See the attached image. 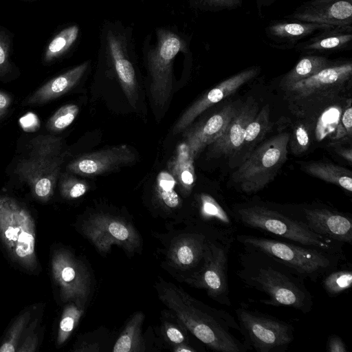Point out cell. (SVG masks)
<instances>
[{"label":"cell","mask_w":352,"mask_h":352,"mask_svg":"<svg viewBox=\"0 0 352 352\" xmlns=\"http://www.w3.org/2000/svg\"><path fill=\"white\" fill-rule=\"evenodd\" d=\"M291 141V149L295 154L305 152L309 146V135L303 124H298L294 129Z\"/></svg>","instance_id":"obj_40"},{"label":"cell","mask_w":352,"mask_h":352,"mask_svg":"<svg viewBox=\"0 0 352 352\" xmlns=\"http://www.w3.org/2000/svg\"><path fill=\"white\" fill-rule=\"evenodd\" d=\"M277 209L318 234L352 244V219L346 213L320 205Z\"/></svg>","instance_id":"obj_14"},{"label":"cell","mask_w":352,"mask_h":352,"mask_svg":"<svg viewBox=\"0 0 352 352\" xmlns=\"http://www.w3.org/2000/svg\"><path fill=\"white\" fill-rule=\"evenodd\" d=\"M88 184L70 174H64L60 180V191L62 196L68 199H77L89 190Z\"/></svg>","instance_id":"obj_38"},{"label":"cell","mask_w":352,"mask_h":352,"mask_svg":"<svg viewBox=\"0 0 352 352\" xmlns=\"http://www.w3.org/2000/svg\"><path fill=\"white\" fill-rule=\"evenodd\" d=\"M133 28L120 21L106 20L99 34V53L110 64L130 104L138 100V82L133 57Z\"/></svg>","instance_id":"obj_8"},{"label":"cell","mask_w":352,"mask_h":352,"mask_svg":"<svg viewBox=\"0 0 352 352\" xmlns=\"http://www.w3.org/2000/svg\"><path fill=\"white\" fill-rule=\"evenodd\" d=\"M237 110L233 104H228L207 120L184 131V142L194 160L221 135Z\"/></svg>","instance_id":"obj_20"},{"label":"cell","mask_w":352,"mask_h":352,"mask_svg":"<svg viewBox=\"0 0 352 352\" xmlns=\"http://www.w3.org/2000/svg\"><path fill=\"white\" fill-rule=\"evenodd\" d=\"M145 316L142 311L135 312L128 320L116 340L113 352H144L146 344L142 334Z\"/></svg>","instance_id":"obj_27"},{"label":"cell","mask_w":352,"mask_h":352,"mask_svg":"<svg viewBox=\"0 0 352 352\" xmlns=\"http://www.w3.org/2000/svg\"><path fill=\"white\" fill-rule=\"evenodd\" d=\"M352 270L351 266L340 265L322 278V286L327 294L336 297L351 288Z\"/></svg>","instance_id":"obj_32"},{"label":"cell","mask_w":352,"mask_h":352,"mask_svg":"<svg viewBox=\"0 0 352 352\" xmlns=\"http://www.w3.org/2000/svg\"><path fill=\"white\" fill-rule=\"evenodd\" d=\"M341 124L346 135L351 138L352 134V107L351 99H349V104L342 114Z\"/></svg>","instance_id":"obj_43"},{"label":"cell","mask_w":352,"mask_h":352,"mask_svg":"<svg viewBox=\"0 0 352 352\" xmlns=\"http://www.w3.org/2000/svg\"><path fill=\"white\" fill-rule=\"evenodd\" d=\"M236 275L247 287L265 294L260 302L294 308L303 314L313 309L314 297L298 272L261 251L243 248Z\"/></svg>","instance_id":"obj_2"},{"label":"cell","mask_w":352,"mask_h":352,"mask_svg":"<svg viewBox=\"0 0 352 352\" xmlns=\"http://www.w3.org/2000/svg\"><path fill=\"white\" fill-rule=\"evenodd\" d=\"M326 24L296 21H274L265 28L266 35L278 43L295 44L316 32L329 28Z\"/></svg>","instance_id":"obj_24"},{"label":"cell","mask_w":352,"mask_h":352,"mask_svg":"<svg viewBox=\"0 0 352 352\" xmlns=\"http://www.w3.org/2000/svg\"><path fill=\"white\" fill-rule=\"evenodd\" d=\"M34 219L12 197L0 195V239L12 260L29 272L37 270Z\"/></svg>","instance_id":"obj_6"},{"label":"cell","mask_w":352,"mask_h":352,"mask_svg":"<svg viewBox=\"0 0 352 352\" xmlns=\"http://www.w3.org/2000/svg\"><path fill=\"white\" fill-rule=\"evenodd\" d=\"M190 39L177 28L160 27L148 34L142 52L151 79L150 92L153 104L162 108L168 102L173 89V64L179 52L187 53Z\"/></svg>","instance_id":"obj_5"},{"label":"cell","mask_w":352,"mask_h":352,"mask_svg":"<svg viewBox=\"0 0 352 352\" xmlns=\"http://www.w3.org/2000/svg\"><path fill=\"white\" fill-rule=\"evenodd\" d=\"M232 211L239 226L268 233L301 245L344 254V243L315 233L276 208L252 202L237 204Z\"/></svg>","instance_id":"obj_3"},{"label":"cell","mask_w":352,"mask_h":352,"mask_svg":"<svg viewBox=\"0 0 352 352\" xmlns=\"http://www.w3.org/2000/svg\"><path fill=\"white\" fill-rule=\"evenodd\" d=\"M270 107L265 105L248 124L242 146L261 140L270 129Z\"/></svg>","instance_id":"obj_34"},{"label":"cell","mask_w":352,"mask_h":352,"mask_svg":"<svg viewBox=\"0 0 352 352\" xmlns=\"http://www.w3.org/2000/svg\"><path fill=\"white\" fill-rule=\"evenodd\" d=\"M135 160L132 148L120 144L80 155L68 164L67 170L82 176H96L129 165Z\"/></svg>","instance_id":"obj_17"},{"label":"cell","mask_w":352,"mask_h":352,"mask_svg":"<svg viewBox=\"0 0 352 352\" xmlns=\"http://www.w3.org/2000/svg\"><path fill=\"white\" fill-rule=\"evenodd\" d=\"M80 33L76 24L61 29L46 45L42 56L43 63L50 65L66 55L76 45Z\"/></svg>","instance_id":"obj_28"},{"label":"cell","mask_w":352,"mask_h":352,"mask_svg":"<svg viewBox=\"0 0 352 352\" xmlns=\"http://www.w3.org/2000/svg\"><path fill=\"white\" fill-rule=\"evenodd\" d=\"M352 76V63L331 65L317 74L285 89L292 101L312 100L340 91Z\"/></svg>","instance_id":"obj_16"},{"label":"cell","mask_w":352,"mask_h":352,"mask_svg":"<svg viewBox=\"0 0 352 352\" xmlns=\"http://www.w3.org/2000/svg\"><path fill=\"white\" fill-rule=\"evenodd\" d=\"M331 65H332L331 62L324 56H305L283 76L280 85L282 88L286 89L302 80L312 76Z\"/></svg>","instance_id":"obj_30"},{"label":"cell","mask_w":352,"mask_h":352,"mask_svg":"<svg viewBox=\"0 0 352 352\" xmlns=\"http://www.w3.org/2000/svg\"><path fill=\"white\" fill-rule=\"evenodd\" d=\"M176 181L168 170H162L157 175L155 194L159 204L166 212H173L182 206V200L175 191Z\"/></svg>","instance_id":"obj_31"},{"label":"cell","mask_w":352,"mask_h":352,"mask_svg":"<svg viewBox=\"0 0 352 352\" xmlns=\"http://www.w3.org/2000/svg\"><path fill=\"white\" fill-rule=\"evenodd\" d=\"M86 307L71 302L65 308L59 323L57 344L62 345L70 337L83 315Z\"/></svg>","instance_id":"obj_33"},{"label":"cell","mask_w":352,"mask_h":352,"mask_svg":"<svg viewBox=\"0 0 352 352\" xmlns=\"http://www.w3.org/2000/svg\"><path fill=\"white\" fill-rule=\"evenodd\" d=\"M290 135L279 133L258 146L233 173L241 192L254 193L269 184L287 160Z\"/></svg>","instance_id":"obj_10"},{"label":"cell","mask_w":352,"mask_h":352,"mask_svg":"<svg viewBox=\"0 0 352 352\" xmlns=\"http://www.w3.org/2000/svg\"><path fill=\"white\" fill-rule=\"evenodd\" d=\"M38 345V336L35 333H32L25 339L24 342L16 349L19 352H32L36 351Z\"/></svg>","instance_id":"obj_44"},{"label":"cell","mask_w":352,"mask_h":352,"mask_svg":"<svg viewBox=\"0 0 352 352\" xmlns=\"http://www.w3.org/2000/svg\"><path fill=\"white\" fill-rule=\"evenodd\" d=\"M210 237L201 230L188 225L186 230L173 236L166 245L165 265L174 275L186 277L200 266L207 239Z\"/></svg>","instance_id":"obj_15"},{"label":"cell","mask_w":352,"mask_h":352,"mask_svg":"<svg viewBox=\"0 0 352 352\" xmlns=\"http://www.w3.org/2000/svg\"><path fill=\"white\" fill-rule=\"evenodd\" d=\"M351 41V25L333 26L318 32L309 39L297 43L296 49L304 52L337 51L350 45Z\"/></svg>","instance_id":"obj_23"},{"label":"cell","mask_w":352,"mask_h":352,"mask_svg":"<svg viewBox=\"0 0 352 352\" xmlns=\"http://www.w3.org/2000/svg\"><path fill=\"white\" fill-rule=\"evenodd\" d=\"M80 232L102 255L113 245L122 248L128 256L140 253L142 239L133 223L119 214L98 211L88 214L79 223Z\"/></svg>","instance_id":"obj_9"},{"label":"cell","mask_w":352,"mask_h":352,"mask_svg":"<svg viewBox=\"0 0 352 352\" xmlns=\"http://www.w3.org/2000/svg\"><path fill=\"white\" fill-rule=\"evenodd\" d=\"M89 63L85 61L52 78L27 98L22 104H42L60 97L77 85L87 71Z\"/></svg>","instance_id":"obj_22"},{"label":"cell","mask_w":352,"mask_h":352,"mask_svg":"<svg viewBox=\"0 0 352 352\" xmlns=\"http://www.w3.org/2000/svg\"><path fill=\"white\" fill-rule=\"evenodd\" d=\"M87 338L85 340V338L82 339L80 341L79 340L75 347L74 348V351H101V344L102 341H99L96 338H94L93 336H87Z\"/></svg>","instance_id":"obj_41"},{"label":"cell","mask_w":352,"mask_h":352,"mask_svg":"<svg viewBox=\"0 0 352 352\" xmlns=\"http://www.w3.org/2000/svg\"><path fill=\"white\" fill-rule=\"evenodd\" d=\"M155 288L160 301L189 333L208 349L218 352L248 351L233 333H240V327L230 313L205 304L160 276L155 281Z\"/></svg>","instance_id":"obj_1"},{"label":"cell","mask_w":352,"mask_h":352,"mask_svg":"<svg viewBox=\"0 0 352 352\" xmlns=\"http://www.w3.org/2000/svg\"><path fill=\"white\" fill-rule=\"evenodd\" d=\"M257 67H252L221 82L192 104L179 117L173 129V134L184 131L204 111L234 94L259 72Z\"/></svg>","instance_id":"obj_18"},{"label":"cell","mask_w":352,"mask_h":352,"mask_svg":"<svg viewBox=\"0 0 352 352\" xmlns=\"http://www.w3.org/2000/svg\"><path fill=\"white\" fill-rule=\"evenodd\" d=\"M12 103L11 96L5 91H0V120L7 113Z\"/></svg>","instance_id":"obj_45"},{"label":"cell","mask_w":352,"mask_h":352,"mask_svg":"<svg viewBox=\"0 0 352 352\" xmlns=\"http://www.w3.org/2000/svg\"><path fill=\"white\" fill-rule=\"evenodd\" d=\"M287 18L331 26L351 25L352 0H308Z\"/></svg>","instance_id":"obj_19"},{"label":"cell","mask_w":352,"mask_h":352,"mask_svg":"<svg viewBox=\"0 0 352 352\" xmlns=\"http://www.w3.org/2000/svg\"><path fill=\"white\" fill-rule=\"evenodd\" d=\"M237 242L243 248L267 254L289 267L305 279L316 282L346 261L344 254L329 252L320 249L260 236L238 234Z\"/></svg>","instance_id":"obj_4"},{"label":"cell","mask_w":352,"mask_h":352,"mask_svg":"<svg viewBox=\"0 0 352 352\" xmlns=\"http://www.w3.org/2000/svg\"><path fill=\"white\" fill-rule=\"evenodd\" d=\"M160 331L163 340L174 352H196L199 349L190 342L188 333L182 323L168 309L160 316Z\"/></svg>","instance_id":"obj_26"},{"label":"cell","mask_w":352,"mask_h":352,"mask_svg":"<svg viewBox=\"0 0 352 352\" xmlns=\"http://www.w3.org/2000/svg\"><path fill=\"white\" fill-rule=\"evenodd\" d=\"M329 352H347L348 349L340 337L337 335L329 336L327 343Z\"/></svg>","instance_id":"obj_42"},{"label":"cell","mask_w":352,"mask_h":352,"mask_svg":"<svg viewBox=\"0 0 352 352\" xmlns=\"http://www.w3.org/2000/svg\"><path fill=\"white\" fill-rule=\"evenodd\" d=\"M248 351L284 352L294 339L292 324L241 304L234 310Z\"/></svg>","instance_id":"obj_11"},{"label":"cell","mask_w":352,"mask_h":352,"mask_svg":"<svg viewBox=\"0 0 352 352\" xmlns=\"http://www.w3.org/2000/svg\"><path fill=\"white\" fill-rule=\"evenodd\" d=\"M30 319V312L21 314L13 322L0 345V352H14L17 349L19 339Z\"/></svg>","instance_id":"obj_37"},{"label":"cell","mask_w":352,"mask_h":352,"mask_svg":"<svg viewBox=\"0 0 352 352\" xmlns=\"http://www.w3.org/2000/svg\"><path fill=\"white\" fill-rule=\"evenodd\" d=\"M276 0H256L258 7H263L271 5Z\"/></svg>","instance_id":"obj_47"},{"label":"cell","mask_w":352,"mask_h":352,"mask_svg":"<svg viewBox=\"0 0 352 352\" xmlns=\"http://www.w3.org/2000/svg\"><path fill=\"white\" fill-rule=\"evenodd\" d=\"M342 157L346 160L349 163L352 162V151L351 148H340L336 151Z\"/></svg>","instance_id":"obj_46"},{"label":"cell","mask_w":352,"mask_h":352,"mask_svg":"<svg viewBox=\"0 0 352 352\" xmlns=\"http://www.w3.org/2000/svg\"><path fill=\"white\" fill-rule=\"evenodd\" d=\"M21 1L31 2V1H34L36 0H21Z\"/></svg>","instance_id":"obj_48"},{"label":"cell","mask_w":352,"mask_h":352,"mask_svg":"<svg viewBox=\"0 0 352 352\" xmlns=\"http://www.w3.org/2000/svg\"><path fill=\"white\" fill-rule=\"evenodd\" d=\"M303 168L313 177L338 186L350 193L352 192L351 172L344 167L331 163L311 162Z\"/></svg>","instance_id":"obj_29"},{"label":"cell","mask_w":352,"mask_h":352,"mask_svg":"<svg viewBox=\"0 0 352 352\" xmlns=\"http://www.w3.org/2000/svg\"><path fill=\"white\" fill-rule=\"evenodd\" d=\"M233 242L209 237L200 266L182 280L191 287L204 289L209 298L227 307L232 305L228 270Z\"/></svg>","instance_id":"obj_12"},{"label":"cell","mask_w":352,"mask_h":352,"mask_svg":"<svg viewBox=\"0 0 352 352\" xmlns=\"http://www.w3.org/2000/svg\"><path fill=\"white\" fill-rule=\"evenodd\" d=\"M194 160L188 145L184 141L177 146L175 154L167 163V170L175 178L184 197L190 195L195 184Z\"/></svg>","instance_id":"obj_25"},{"label":"cell","mask_w":352,"mask_h":352,"mask_svg":"<svg viewBox=\"0 0 352 352\" xmlns=\"http://www.w3.org/2000/svg\"><path fill=\"white\" fill-rule=\"evenodd\" d=\"M257 103L251 100L238 109L221 135L210 144V157L228 155L242 147L248 124L257 113Z\"/></svg>","instance_id":"obj_21"},{"label":"cell","mask_w":352,"mask_h":352,"mask_svg":"<svg viewBox=\"0 0 352 352\" xmlns=\"http://www.w3.org/2000/svg\"><path fill=\"white\" fill-rule=\"evenodd\" d=\"M190 6L201 11L217 12L241 6V0H187Z\"/></svg>","instance_id":"obj_39"},{"label":"cell","mask_w":352,"mask_h":352,"mask_svg":"<svg viewBox=\"0 0 352 352\" xmlns=\"http://www.w3.org/2000/svg\"><path fill=\"white\" fill-rule=\"evenodd\" d=\"M79 112V107L74 104H67L60 107L47 120L46 127L52 132H59L69 126Z\"/></svg>","instance_id":"obj_36"},{"label":"cell","mask_w":352,"mask_h":352,"mask_svg":"<svg viewBox=\"0 0 352 352\" xmlns=\"http://www.w3.org/2000/svg\"><path fill=\"white\" fill-rule=\"evenodd\" d=\"M62 146L60 138L37 136L30 142L28 157L17 164V174L28 183L33 195L41 201L49 200L54 193L64 162Z\"/></svg>","instance_id":"obj_7"},{"label":"cell","mask_w":352,"mask_h":352,"mask_svg":"<svg viewBox=\"0 0 352 352\" xmlns=\"http://www.w3.org/2000/svg\"><path fill=\"white\" fill-rule=\"evenodd\" d=\"M52 275L61 300L87 307L94 289L93 276L85 263L68 249H56L51 259Z\"/></svg>","instance_id":"obj_13"},{"label":"cell","mask_w":352,"mask_h":352,"mask_svg":"<svg viewBox=\"0 0 352 352\" xmlns=\"http://www.w3.org/2000/svg\"><path fill=\"white\" fill-rule=\"evenodd\" d=\"M14 34L6 28L0 25V78H6L16 71L11 60Z\"/></svg>","instance_id":"obj_35"}]
</instances>
